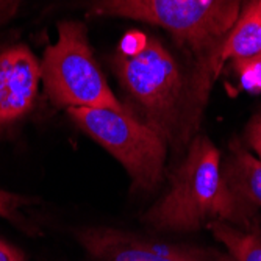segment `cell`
Returning <instances> with one entry per match:
<instances>
[{
    "label": "cell",
    "mask_w": 261,
    "mask_h": 261,
    "mask_svg": "<svg viewBox=\"0 0 261 261\" xmlns=\"http://www.w3.org/2000/svg\"><path fill=\"white\" fill-rule=\"evenodd\" d=\"M110 64L139 119L168 146L188 147L199 133L191 116V75L181 55L158 36L132 30L116 47Z\"/></svg>",
    "instance_id": "6da1fadb"
},
{
    "label": "cell",
    "mask_w": 261,
    "mask_h": 261,
    "mask_svg": "<svg viewBox=\"0 0 261 261\" xmlns=\"http://www.w3.org/2000/svg\"><path fill=\"white\" fill-rule=\"evenodd\" d=\"M144 222L158 230L178 233L206 228L215 221L250 228L233 200L222 174V155L213 141L197 135L175 169L171 188L144 215Z\"/></svg>",
    "instance_id": "7a4b0ae2"
},
{
    "label": "cell",
    "mask_w": 261,
    "mask_h": 261,
    "mask_svg": "<svg viewBox=\"0 0 261 261\" xmlns=\"http://www.w3.org/2000/svg\"><path fill=\"white\" fill-rule=\"evenodd\" d=\"M45 94L55 107L111 108L128 111V105L114 96L94 57L83 22L58 23V39L45 47L41 61Z\"/></svg>",
    "instance_id": "3957f363"
},
{
    "label": "cell",
    "mask_w": 261,
    "mask_h": 261,
    "mask_svg": "<svg viewBox=\"0 0 261 261\" xmlns=\"http://www.w3.org/2000/svg\"><path fill=\"white\" fill-rule=\"evenodd\" d=\"M69 117L119 161L132 178L133 191H153L163 178L168 144L133 110L69 108Z\"/></svg>",
    "instance_id": "277c9868"
},
{
    "label": "cell",
    "mask_w": 261,
    "mask_h": 261,
    "mask_svg": "<svg viewBox=\"0 0 261 261\" xmlns=\"http://www.w3.org/2000/svg\"><path fill=\"white\" fill-rule=\"evenodd\" d=\"M77 236L96 261H233L215 249L164 243L116 228H86Z\"/></svg>",
    "instance_id": "5b68a950"
},
{
    "label": "cell",
    "mask_w": 261,
    "mask_h": 261,
    "mask_svg": "<svg viewBox=\"0 0 261 261\" xmlns=\"http://www.w3.org/2000/svg\"><path fill=\"white\" fill-rule=\"evenodd\" d=\"M41 83V63L25 44L0 52V128L11 127L33 110Z\"/></svg>",
    "instance_id": "8992f818"
},
{
    "label": "cell",
    "mask_w": 261,
    "mask_h": 261,
    "mask_svg": "<svg viewBox=\"0 0 261 261\" xmlns=\"http://www.w3.org/2000/svg\"><path fill=\"white\" fill-rule=\"evenodd\" d=\"M222 174L228 191L246 219L258 225L261 210V160L255 156L243 142L233 141L222 156Z\"/></svg>",
    "instance_id": "52a82bcc"
},
{
    "label": "cell",
    "mask_w": 261,
    "mask_h": 261,
    "mask_svg": "<svg viewBox=\"0 0 261 261\" xmlns=\"http://www.w3.org/2000/svg\"><path fill=\"white\" fill-rule=\"evenodd\" d=\"M261 55V0H244L238 19L227 35L221 61L222 66Z\"/></svg>",
    "instance_id": "ba28073f"
},
{
    "label": "cell",
    "mask_w": 261,
    "mask_h": 261,
    "mask_svg": "<svg viewBox=\"0 0 261 261\" xmlns=\"http://www.w3.org/2000/svg\"><path fill=\"white\" fill-rule=\"evenodd\" d=\"M206 228L227 249L233 261H261L259 225L243 228L224 221H215Z\"/></svg>",
    "instance_id": "9c48e42d"
},
{
    "label": "cell",
    "mask_w": 261,
    "mask_h": 261,
    "mask_svg": "<svg viewBox=\"0 0 261 261\" xmlns=\"http://www.w3.org/2000/svg\"><path fill=\"white\" fill-rule=\"evenodd\" d=\"M228 64L244 91L253 96L261 94V55L249 60L231 61Z\"/></svg>",
    "instance_id": "30bf717a"
},
{
    "label": "cell",
    "mask_w": 261,
    "mask_h": 261,
    "mask_svg": "<svg viewBox=\"0 0 261 261\" xmlns=\"http://www.w3.org/2000/svg\"><path fill=\"white\" fill-rule=\"evenodd\" d=\"M25 202H27L25 197H20L17 194L0 189V216L8 221H13V222L20 221L19 208Z\"/></svg>",
    "instance_id": "8fae6325"
},
{
    "label": "cell",
    "mask_w": 261,
    "mask_h": 261,
    "mask_svg": "<svg viewBox=\"0 0 261 261\" xmlns=\"http://www.w3.org/2000/svg\"><path fill=\"white\" fill-rule=\"evenodd\" d=\"M246 142L261 160V110L252 116L246 127Z\"/></svg>",
    "instance_id": "7c38bea8"
},
{
    "label": "cell",
    "mask_w": 261,
    "mask_h": 261,
    "mask_svg": "<svg viewBox=\"0 0 261 261\" xmlns=\"http://www.w3.org/2000/svg\"><path fill=\"white\" fill-rule=\"evenodd\" d=\"M0 261H25V258L16 247L0 240Z\"/></svg>",
    "instance_id": "4fadbf2b"
},
{
    "label": "cell",
    "mask_w": 261,
    "mask_h": 261,
    "mask_svg": "<svg viewBox=\"0 0 261 261\" xmlns=\"http://www.w3.org/2000/svg\"><path fill=\"white\" fill-rule=\"evenodd\" d=\"M19 0H0V22L13 14Z\"/></svg>",
    "instance_id": "5bb4252c"
}]
</instances>
